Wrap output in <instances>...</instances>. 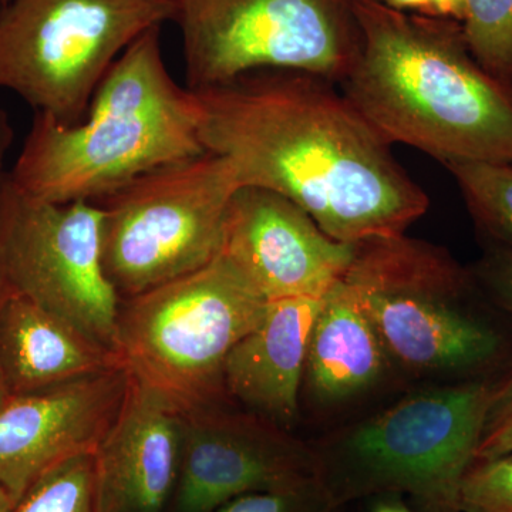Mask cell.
<instances>
[{
	"label": "cell",
	"mask_w": 512,
	"mask_h": 512,
	"mask_svg": "<svg viewBox=\"0 0 512 512\" xmlns=\"http://www.w3.org/2000/svg\"><path fill=\"white\" fill-rule=\"evenodd\" d=\"M13 194V183L10 180L9 171L0 175V306L13 293L10 285L8 268H6L5 256V229L6 217H8L9 202Z\"/></svg>",
	"instance_id": "26"
},
{
	"label": "cell",
	"mask_w": 512,
	"mask_h": 512,
	"mask_svg": "<svg viewBox=\"0 0 512 512\" xmlns=\"http://www.w3.org/2000/svg\"><path fill=\"white\" fill-rule=\"evenodd\" d=\"M183 413L178 512H215L234 498L320 480L316 448L274 421L225 402Z\"/></svg>",
	"instance_id": "11"
},
{
	"label": "cell",
	"mask_w": 512,
	"mask_h": 512,
	"mask_svg": "<svg viewBox=\"0 0 512 512\" xmlns=\"http://www.w3.org/2000/svg\"><path fill=\"white\" fill-rule=\"evenodd\" d=\"M355 244L330 238L295 202L244 185L229 201L220 254L266 301L323 298L345 276Z\"/></svg>",
	"instance_id": "12"
},
{
	"label": "cell",
	"mask_w": 512,
	"mask_h": 512,
	"mask_svg": "<svg viewBox=\"0 0 512 512\" xmlns=\"http://www.w3.org/2000/svg\"><path fill=\"white\" fill-rule=\"evenodd\" d=\"M387 8L431 19H451L463 23L467 0H379Z\"/></svg>",
	"instance_id": "25"
},
{
	"label": "cell",
	"mask_w": 512,
	"mask_h": 512,
	"mask_svg": "<svg viewBox=\"0 0 512 512\" xmlns=\"http://www.w3.org/2000/svg\"><path fill=\"white\" fill-rule=\"evenodd\" d=\"M362 50L340 90L390 144L439 160L512 164V84L468 49L463 23L353 0Z\"/></svg>",
	"instance_id": "2"
},
{
	"label": "cell",
	"mask_w": 512,
	"mask_h": 512,
	"mask_svg": "<svg viewBox=\"0 0 512 512\" xmlns=\"http://www.w3.org/2000/svg\"><path fill=\"white\" fill-rule=\"evenodd\" d=\"M6 0H0V5H3V3H5Z\"/></svg>",
	"instance_id": "31"
},
{
	"label": "cell",
	"mask_w": 512,
	"mask_h": 512,
	"mask_svg": "<svg viewBox=\"0 0 512 512\" xmlns=\"http://www.w3.org/2000/svg\"><path fill=\"white\" fill-rule=\"evenodd\" d=\"M0 512H15V503L2 484H0Z\"/></svg>",
	"instance_id": "29"
},
{
	"label": "cell",
	"mask_w": 512,
	"mask_h": 512,
	"mask_svg": "<svg viewBox=\"0 0 512 512\" xmlns=\"http://www.w3.org/2000/svg\"><path fill=\"white\" fill-rule=\"evenodd\" d=\"M103 221L97 202L32 200L13 185L6 268L13 291L117 355L121 299L104 271Z\"/></svg>",
	"instance_id": "10"
},
{
	"label": "cell",
	"mask_w": 512,
	"mask_h": 512,
	"mask_svg": "<svg viewBox=\"0 0 512 512\" xmlns=\"http://www.w3.org/2000/svg\"><path fill=\"white\" fill-rule=\"evenodd\" d=\"M461 512H512V451L474 460L460 491Z\"/></svg>",
	"instance_id": "21"
},
{
	"label": "cell",
	"mask_w": 512,
	"mask_h": 512,
	"mask_svg": "<svg viewBox=\"0 0 512 512\" xmlns=\"http://www.w3.org/2000/svg\"><path fill=\"white\" fill-rule=\"evenodd\" d=\"M120 357L20 293L0 306V377L12 396L120 365Z\"/></svg>",
	"instance_id": "16"
},
{
	"label": "cell",
	"mask_w": 512,
	"mask_h": 512,
	"mask_svg": "<svg viewBox=\"0 0 512 512\" xmlns=\"http://www.w3.org/2000/svg\"><path fill=\"white\" fill-rule=\"evenodd\" d=\"M268 301L221 254L204 268L121 301L117 355L138 382L181 410L227 400L229 352Z\"/></svg>",
	"instance_id": "6"
},
{
	"label": "cell",
	"mask_w": 512,
	"mask_h": 512,
	"mask_svg": "<svg viewBox=\"0 0 512 512\" xmlns=\"http://www.w3.org/2000/svg\"><path fill=\"white\" fill-rule=\"evenodd\" d=\"M192 92L258 70H299L339 84L362 50L353 0H168Z\"/></svg>",
	"instance_id": "9"
},
{
	"label": "cell",
	"mask_w": 512,
	"mask_h": 512,
	"mask_svg": "<svg viewBox=\"0 0 512 512\" xmlns=\"http://www.w3.org/2000/svg\"><path fill=\"white\" fill-rule=\"evenodd\" d=\"M322 481L292 488L234 498L215 512H339Z\"/></svg>",
	"instance_id": "22"
},
{
	"label": "cell",
	"mask_w": 512,
	"mask_h": 512,
	"mask_svg": "<svg viewBox=\"0 0 512 512\" xmlns=\"http://www.w3.org/2000/svg\"><path fill=\"white\" fill-rule=\"evenodd\" d=\"M239 187L231 164L207 151L93 201L104 211V271L121 301L211 264Z\"/></svg>",
	"instance_id": "8"
},
{
	"label": "cell",
	"mask_w": 512,
	"mask_h": 512,
	"mask_svg": "<svg viewBox=\"0 0 512 512\" xmlns=\"http://www.w3.org/2000/svg\"><path fill=\"white\" fill-rule=\"evenodd\" d=\"M370 512H417L400 500L399 495H380Z\"/></svg>",
	"instance_id": "28"
},
{
	"label": "cell",
	"mask_w": 512,
	"mask_h": 512,
	"mask_svg": "<svg viewBox=\"0 0 512 512\" xmlns=\"http://www.w3.org/2000/svg\"><path fill=\"white\" fill-rule=\"evenodd\" d=\"M471 272L477 285L512 315V251L491 247Z\"/></svg>",
	"instance_id": "24"
},
{
	"label": "cell",
	"mask_w": 512,
	"mask_h": 512,
	"mask_svg": "<svg viewBox=\"0 0 512 512\" xmlns=\"http://www.w3.org/2000/svg\"><path fill=\"white\" fill-rule=\"evenodd\" d=\"M183 413L131 376L126 402L96 451L100 512H163L177 490Z\"/></svg>",
	"instance_id": "14"
},
{
	"label": "cell",
	"mask_w": 512,
	"mask_h": 512,
	"mask_svg": "<svg viewBox=\"0 0 512 512\" xmlns=\"http://www.w3.org/2000/svg\"><path fill=\"white\" fill-rule=\"evenodd\" d=\"M463 29L481 67L512 84V0H467Z\"/></svg>",
	"instance_id": "20"
},
{
	"label": "cell",
	"mask_w": 512,
	"mask_h": 512,
	"mask_svg": "<svg viewBox=\"0 0 512 512\" xmlns=\"http://www.w3.org/2000/svg\"><path fill=\"white\" fill-rule=\"evenodd\" d=\"M171 15L168 0H6L0 89L18 94L35 113L79 123L124 50Z\"/></svg>",
	"instance_id": "7"
},
{
	"label": "cell",
	"mask_w": 512,
	"mask_h": 512,
	"mask_svg": "<svg viewBox=\"0 0 512 512\" xmlns=\"http://www.w3.org/2000/svg\"><path fill=\"white\" fill-rule=\"evenodd\" d=\"M15 512H100L96 453L64 461L39 478Z\"/></svg>",
	"instance_id": "19"
},
{
	"label": "cell",
	"mask_w": 512,
	"mask_h": 512,
	"mask_svg": "<svg viewBox=\"0 0 512 512\" xmlns=\"http://www.w3.org/2000/svg\"><path fill=\"white\" fill-rule=\"evenodd\" d=\"M379 335L390 365L417 377L470 375L503 339L471 308L473 272L446 249L406 234L356 242L343 276Z\"/></svg>",
	"instance_id": "5"
},
{
	"label": "cell",
	"mask_w": 512,
	"mask_h": 512,
	"mask_svg": "<svg viewBox=\"0 0 512 512\" xmlns=\"http://www.w3.org/2000/svg\"><path fill=\"white\" fill-rule=\"evenodd\" d=\"M453 175L474 224L491 247L512 251V164L451 161Z\"/></svg>",
	"instance_id": "18"
},
{
	"label": "cell",
	"mask_w": 512,
	"mask_h": 512,
	"mask_svg": "<svg viewBox=\"0 0 512 512\" xmlns=\"http://www.w3.org/2000/svg\"><path fill=\"white\" fill-rule=\"evenodd\" d=\"M147 30L113 63L76 124L35 113L12 170L16 190L32 200L99 201L141 175L207 153L197 96L175 82Z\"/></svg>",
	"instance_id": "3"
},
{
	"label": "cell",
	"mask_w": 512,
	"mask_h": 512,
	"mask_svg": "<svg viewBox=\"0 0 512 512\" xmlns=\"http://www.w3.org/2000/svg\"><path fill=\"white\" fill-rule=\"evenodd\" d=\"M10 399V394L8 389H6L5 383H3L2 377H0V409L8 403Z\"/></svg>",
	"instance_id": "30"
},
{
	"label": "cell",
	"mask_w": 512,
	"mask_h": 512,
	"mask_svg": "<svg viewBox=\"0 0 512 512\" xmlns=\"http://www.w3.org/2000/svg\"><path fill=\"white\" fill-rule=\"evenodd\" d=\"M123 363L49 389L12 396L0 409V484L13 503L59 464L96 453L126 402Z\"/></svg>",
	"instance_id": "13"
},
{
	"label": "cell",
	"mask_w": 512,
	"mask_h": 512,
	"mask_svg": "<svg viewBox=\"0 0 512 512\" xmlns=\"http://www.w3.org/2000/svg\"><path fill=\"white\" fill-rule=\"evenodd\" d=\"M512 451V367L491 386L490 403L478 441L476 460Z\"/></svg>",
	"instance_id": "23"
},
{
	"label": "cell",
	"mask_w": 512,
	"mask_h": 512,
	"mask_svg": "<svg viewBox=\"0 0 512 512\" xmlns=\"http://www.w3.org/2000/svg\"><path fill=\"white\" fill-rule=\"evenodd\" d=\"M320 302L322 298L268 302L261 322L229 352L224 366L228 397L284 429L295 424Z\"/></svg>",
	"instance_id": "15"
},
{
	"label": "cell",
	"mask_w": 512,
	"mask_h": 512,
	"mask_svg": "<svg viewBox=\"0 0 512 512\" xmlns=\"http://www.w3.org/2000/svg\"><path fill=\"white\" fill-rule=\"evenodd\" d=\"M15 131L10 123L9 114L0 106V175L6 173V158L12 148Z\"/></svg>",
	"instance_id": "27"
},
{
	"label": "cell",
	"mask_w": 512,
	"mask_h": 512,
	"mask_svg": "<svg viewBox=\"0 0 512 512\" xmlns=\"http://www.w3.org/2000/svg\"><path fill=\"white\" fill-rule=\"evenodd\" d=\"M390 367L369 316L348 282L340 279L320 302L302 387L313 403L332 409L372 392Z\"/></svg>",
	"instance_id": "17"
},
{
	"label": "cell",
	"mask_w": 512,
	"mask_h": 512,
	"mask_svg": "<svg viewBox=\"0 0 512 512\" xmlns=\"http://www.w3.org/2000/svg\"><path fill=\"white\" fill-rule=\"evenodd\" d=\"M194 93L205 151L241 187L284 195L336 241L406 234L429 210L392 144L325 77L258 70Z\"/></svg>",
	"instance_id": "1"
},
{
	"label": "cell",
	"mask_w": 512,
	"mask_h": 512,
	"mask_svg": "<svg viewBox=\"0 0 512 512\" xmlns=\"http://www.w3.org/2000/svg\"><path fill=\"white\" fill-rule=\"evenodd\" d=\"M491 386L464 380L421 390L349 427L316 450L320 481L340 508L407 495L417 512H461Z\"/></svg>",
	"instance_id": "4"
}]
</instances>
